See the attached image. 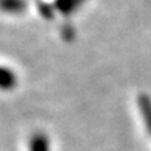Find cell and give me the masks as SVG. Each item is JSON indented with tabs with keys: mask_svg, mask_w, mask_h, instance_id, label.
I'll list each match as a JSON object with an SVG mask.
<instances>
[{
	"mask_svg": "<svg viewBox=\"0 0 151 151\" xmlns=\"http://www.w3.org/2000/svg\"><path fill=\"white\" fill-rule=\"evenodd\" d=\"M139 106H140V112L144 118L147 130L151 134V99L147 95H140L139 97Z\"/></svg>",
	"mask_w": 151,
	"mask_h": 151,
	"instance_id": "obj_1",
	"label": "cell"
},
{
	"mask_svg": "<svg viewBox=\"0 0 151 151\" xmlns=\"http://www.w3.org/2000/svg\"><path fill=\"white\" fill-rule=\"evenodd\" d=\"M29 151H49V141L43 134H37L29 143Z\"/></svg>",
	"mask_w": 151,
	"mask_h": 151,
	"instance_id": "obj_2",
	"label": "cell"
},
{
	"mask_svg": "<svg viewBox=\"0 0 151 151\" xmlns=\"http://www.w3.org/2000/svg\"><path fill=\"white\" fill-rule=\"evenodd\" d=\"M24 7V1L22 0H3V9L7 11H13L17 13Z\"/></svg>",
	"mask_w": 151,
	"mask_h": 151,
	"instance_id": "obj_3",
	"label": "cell"
},
{
	"mask_svg": "<svg viewBox=\"0 0 151 151\" xmlns=\"http://www.w3.org/2000/svg\"><path fill=\"white\" fill-rule=\"evenodd\" d=\"M81 0H59L58 1V7L59 10H62L63 13H69L70 10H73L76 6L80 3Z\"/></svg>",
	"mask_w": 151,
	"mask_h": 151,
	"instance_id": "obj_4",
	"label": "cell"
},
{
	"mask_svg": "<svg viewBox=\"0 0 151 151\" xmlns=\"http://www.w3.org/2000/svg\"><path fill=\"white\" fill-rule=\"evenodd\" d=\"M1 74H3V81H1V86H3V88L4 90H7V88H10V87L14 86V74L11 73V71H9L7 69H3V71H1Z\"/></svg>",
	"mask_w": 151,
	"mask_h": 151,
	"instance_id": "obj_5",
	"label": "cell"
}]
</instances>
